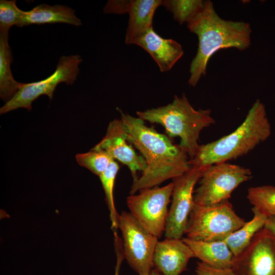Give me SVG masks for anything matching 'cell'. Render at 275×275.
<instances>
[{
	"instance_id": "7402d4cb",
	"label": "cell",
	"mask_w": 275,
	"mask_h": 275,
	"mask_svg": "<svg viewBox=\"0 0 275 275\" xmlns=\"http://www.w3.org/2000/svg\"><path fill=\"white\" fill-rule=\"evenodd\" d=\"M119 167L113 159L105 170L99 176L103 188L105 200L109 211V217L111 221V228L114 230L118 228V216L114 200V187L115 179Z\"/></svg>"
},
{
	"instance_id": "4fadbf2b",
	"label": "cell",
	"mask_w": 275,
	"mask_h": 275,
	"mask_svg": "<svg viewBox=\"0 0 275 275\" xmlns=\"http://www.w3.org/2000/svg\"><path fill=\"white\" fill-rule=\"evenodd\" d=\"M193 257V252L182 239L158 240L153 256L154 269L163 275H180Z\"/></svg>"
},
{
	"instance_id": "9a60e30c",
	"label": "cell",
	"mask_w": 275,
	"mask_h": 275,
	"mask_svg": "<svg viewBox=\"0 0 275 275\" xmlns=\"http://www.w3.org/2000/svg\"><path fill=\"white\" fill-rule=\"evenodd\" d=\"M64 23L76 26L82 24L81 21L71 8L60 5L50 6L40 4L29 11H23L22 16L17 24L23 27L31 24Z\"/></svg>"
},
{
	"instance_id": "ac0fdd59",
	"label": "cell",
	"mask_w": 275,
	"mask_h": 275,
	"mask_svg": "<svg viewBox=\"0 0 275 275\" xmlns=\"http://www.w3.org/2000/svg\"><path fill=\"white\" fill-rule=\"evenodd\" d=\"M252 210L254 214L253 218L224 240L234 257L245 249L255 235L264 227L267 221L266 215L254 207Z\"/></svg>"
},
{
	"instance_id": "30bf717a",
	"label": "cell",
	"mask_w": 275,
	"mask_h": 275,
	"mask_svg": "<svg viewBox=\"0 0 275 275\" xmlns=\"http://www.w3.org/2000/svg\"><path fill=\"white\" fill-rule=\"evenodd\" d=\"M203 168L190 166L181 175L172 179V201L164 231L166 238L182 239L185 234L190 213L195 206L194 187Z\"/></svg>"
},
{
	"instance_id": "484cf974",
	"label": "cell",
	"mask_w": 275,
	"mask_h": 275,
	"mask_svg": "<svg viewBox=\"0 0 275 275\" xmlns=\"http://www.w3.org/2000/svg\"><path fill=\"white\" fill-rule=\"evenodd\" d=\"M195 275H235L231 268L222 269L210 267L201 262H198Z\"/></svg>"
},
{
	"instance_id": "d4e9b609",
	"label": "cell",
	"mask_w": 275,
	"mask_h": 275,
	"mask_svg": "<svg viewBox=\"0 0 275 275\" xmlns=\"http://www.w3.org/2000/svg\"><path fill=\"white\" fill-rule=\"evenodd\" d=\"M130 0H109L103 8L107 14H124L128 13Z\"/></svg>"
},
{
	"instance_id": "2e32d148",
	"label": "cell",
	"mask_w": 275,
	"mask_h": 275,
	"mask_svg": "<svg viewBox=\"0 0 275 275\" xmlns=\"http://www.w3.org/2000/svg\"><path fill=\"white\" fill-rule=\"evenodd\" d=\"M162 4V0H130L127 14L129 16L125 42L132 41L152 28L156 10Z\"/></svg>"
},
{
	"instance_id": "5bb4252c",
	"label": "cell",
	"mask_w": 275,
	"mask_h": 275,
	"mask_svg": "<svg viewBox=\"0 0 275 275\" xmlns=\"http://www.w3.org/2000/svg\"><path fill=\"white\" fill-rule=\"evenodd\" d=\"M131 44L137 45L148 52L162 72L170 70L184 54L178 42L160 37L153 27L134 39Z\"/></svg>"
},
{
	"instance_id": "3957f363",
	"label": "cell",
	"mask_w": 275,
	"mask_h": 275,
	"mask_svg": "<svg viewBox=\"0 0 275 275\" xmlns=\"http://www.w3.org/2000/svg\"><path fill=\"white\" fill-rule=\"evenodd\" d=\"M271 134V126L265 106L256 100L243 122L232 132L216 141L200 145L190 166L205 167L226 162L243 156L265 141Z\"/></svg>"
},
{
	"instance_id": "6da1fadb",
	"label": "cell",
	"mask_w": 275,
	"mask_h": 275,
	"mask_svg": "<svg viewBox=\"0 0 275 275\" xmlns=\"http://www.w3.org/2000/svg\"><path fill=\"white\" fill-rule=\"evenodd\" d=\"M128 142L141 153L146 163L142 176L133 182L130 195L156 187L187 171L190 166L188 155L167 136L145 125L143 120L119 110Z\"/></svg>"
},
{
	"instance_id": "603a6c76",
	"label": "cell",
	"mask_w": 275,
	"mask_h": 275,
	"mask_svg": "<svg viewBox=\"0 0 275 275\" xmlns=\"http://www.w3.org/2000/svg\"><path fill=\"white\" fill-rule=\"evenodd\" d=\"M75 158L80 166L88 169L98 176L114 159L104 151L94 147L88 152L76 154Z\"/></svg>"
},
{
	"instance_id": "f1b7e54d",
	"label": "cell",
	"mask_w": 275,
	"mask_h": 275,
	"mask_svg": "<svg viewBox=\"0 0 275 275\" xmlns=\"http://www.w3.org/2000/svg\"><path fill=\"white\" fill-rule=\"evenodd\" d=\"M148 275H163L161 273L158 272L155 269H153L151 272L148 274Z\"/></svg>"
},
{
	"instance_id": "ffe728a7",
	"label": "cell",
	"mask_w": 275,
	"mask_h": 275,
	"mask_svg": "<svg viewBox=\"0 0 275 275\" xmlns=\"http://www.w3.org/2000/svg\"><path fill=\"white\" fill-rule=\"evenodd\" d=\"M202 0H162L164 7L180 24L189 22L205 6Z\"/></svg>"
},
{
	"instance_id": "5b68a950",
	"label": "cell",
	"mask_w": 275,
	"mask_h": 275,
	"mask_svg": "<svg viewBox=\"0 0 275 275\" xmlns=\"http://www.w3.org/2000/svg\"><path fill=\"white\" fill-rule=\"evenodd\" d=\"M245 223L229 201L210 206L195 204L185 234L194 240H224Z\"/></svg>"
},
{
	"instance_id": "7a4b0ae2",
	"label": "cell",
	"mask_w": 275,
	"mask_h": 275,
	"mask_svg": "<svg viewBox=\"0 0 275 275\" xmlns=\"http://www.w3.org/2000/svg\"><path fill=\"white\" fill-rule=\"evenodd\" d=\"M189 30L198 38V48L189 68L188 84L196 86L206 75L210 58L223 48L244 50L251 44L252 30L249 23L227 20L216 12L210 1H205L203 9L187 24Z\"/></svg>"
},
{
	"instance_id": "9c48e42d",
	"label": "cell",
	"mask_w": 275,
	"mask_h": 275,
	"mask_svg": "<svg viewBox=\"0 0 275 275\" xmlns=\"http://www.w3.org/2000/svg\"><path fill=\"white\" fill-rule=\"evenodd\" d=\"M173 184L154 187L130 195L126 204L130 213L148 232L160 238L165 231L168 205L172 197Z\"/></svg>"
},
{
	"instance_id": "7c38bea8",
	"label": "cell",
	"mask_w": 275,
	"mask_h": 275,
	"mask_svg": "<svg viewBox=\"0 0 275 275\" xmlns=\"http://www.w3.org/2000/svg\"><path fill=\"white\" fill-rule=\"evenodd\" d=\"M127 141L126 131L122 121L121 119H115L109 122L105 135L94 148L104 151L113 159L126 165L134 182L138 179L137 173L144 171L146 163L144 157L138 155Z\"/></svg>"
},
{
	"instance_id": "277c9868",
	"label": "cell",
	"mask_w": 275,
	"mask_h": 275,
	"mask_svg": "<svg viewBox=\"0 0 275 275\" xmlns=\"http://www.w3.org/2000/svg\"><path fill=\"white\" fill-rule=\"evenodd\" d=\"M136 115L144 121L161 125L169 136L180 138L179 146L190 159L200 146L201 131L215 123L210 109H196L184 93L181 96L175 95L166 105L138 111Z\"/></svg>"
},
{
	"instance_id": "44dd1931",
	"label": "cell",
	"mask_w": 275,
	"mask_h": 275,
	"mask_svg": "<svg viewBox=\"0 0 275 275\" xmlns=\"http://www.w3.org/2000/svg\"><path fill=\"white\" fill-rule=\"evenodd\" d=\"M247 198L260 211L268 216H275V186L262 185L248 190Z\"/></svg>"
},
{
	"instance_id": "cb8c5ba5",
	"label": "cell",
	"mask_w": 275,
	"mask_h": 275,
	"mask_svg": "<svg viewBox=\"0 0 275 275\" xmlns=\"http://www.w3.org/2000/svg\"><path fill=\"white\" fill-rule=\"evenodd\" d=\"M23 11L16 6L14 0L0 1V33L9 34L10 29L20 20Z\"/></svg>"
},
{
	"instance_id": "e0dca14e",
	"label": "cell",
	"mask_w": 275,
	"mask_h": 275,
	"mask_svg": "<svg viewBox=\"0 0 275 275\" xmlns=\"http://www.w3.org/2000/svg\"><path fill=\"white\" fill-rule=\"evenodd\" d=\"M190 248L194 257L210 267L231 268L234 256L224 240L197 241L186 237L182 238Z\"/></svg>"
},
{
	"instance_id": "52a82bcc",
	"label": "cell",
	"mask_w": 275,
	"mask_h": 275,
	"mask_svg": "<svg viewBox=\"0 0 275 275\" xmlns=\"http://www.w3.org/2000/svg\"><path fill=\"white\" fill-rule=\"evenodd\" d=\"M82 61L78 54L61 57L54 72L46 78L34 82L22 83L17 93L0 108L3 114L19 108L32 109V102L39 96L46 95L50 100L61 82L72 85L79 73V65Z\"/></svg>"
},
{
	"instance_id": "ba28073f",
	"label": "cell",
	"mask_w": 275,
	"mask_h": 275,
	"mask_svg": "<svg viewBox=\"0 0 275 275\" xmlns=\"http://www.w3.org/2000/svg\"><path fill=\"white\" fill-rule=\"evenodd\" d=\"M125 259L139 275H148L153 269V256L158 238L138 222L130 212L118 216Z\"/></svg>"
},
{
	"instance_id": "d6986e66",
	"label": "cell",
	"mask_w": 275,
	"mask_h": 275,
	"mask_svg": "<svg viewBox=\"0 0 275 275\" xmlns=\"http://www.w3.org/2000/svg\"><path fill=\"white\" fill-rule=\"evenodd\" d=\"M9 34L0 33V96L7 102L19 90L22 83L16 81L12 74V53Z\"/></svg>"
},
{
	"instance_id": "83f0119b",
	"label": "cell",
	"mask_w": 275,
	"mask_h": 275,
	"mask_svg": "<svg viewBox=\"0 0 275 275\" xmlns=\"http://www.w3.org/2000/svg\"><path fill=\"white\" fill-rule=\"evenodd\" d=\"M264 227L275 235V216H268Z\"/></svg>"
},
{
	"instance_id": "8fae6325",
	"label": "cell",
	"mask_w": 275,
	"mask_h": 275,
	"mask_svg": "<svg viewBox=\"0 0 275 275\" xmlns=\"http://www.w3.org/2000/svg\"><path fill=\"white\" fill-rule=\"evenodd\" d=\"M235 275H275V235L263 227L235 257L231 268Z\"/></svg>"
},
{
	"instance_id": "4316f807",
	"label": "cell",
	"mask_w": 275,
	"mask_h": 275,
	"mask_svg": "<svg viewBox=\"0 0 275 275\" xmlns=\"http://www.w3.org/2000/svg\"><path fill=\"white\" fill-rule=\"evenodd\" d=\"M114 246L117 256L116 264L115 269L114 275H119L121 266L123 261L125 259L122 239L120 238L117 231H114Z\"/></svg>"
},
{
	"instance_id": "8992f818",
	"label": "cell",
	"mask_w": 275,
	"mask_h": 275,
	"mask_svg": "<svg viewBox=\"0 0 275 275\" xmlns=\"http://www.w3.org/2000/svg\"><path fill=\"white\" fill-rule=\"evenodd\" d=\"M203 168L194 194L195 203L198 205L210 206L228 201L240 184L252 178L250 169L228 162Z\"/></svg>"
}]
</instances>
